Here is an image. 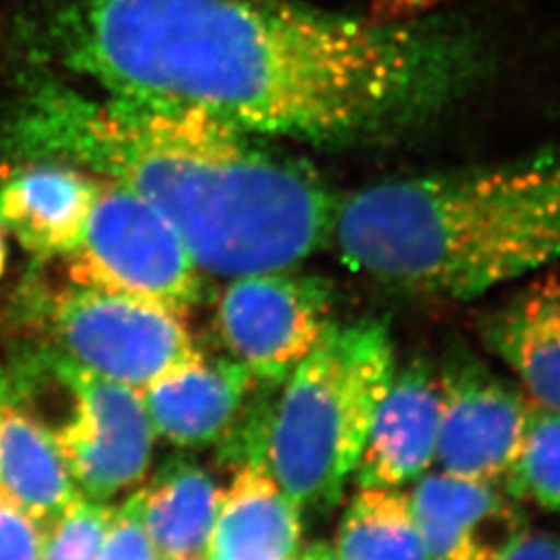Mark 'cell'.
Returning <instances> with one entry per match:
<instances>
[{
    "instance_id": "52a82bcc",
    "label": "cell",
    "mask_w": 560,
    "mask_h": 560,
    "mask_svg": "<svg viewBox=\"0 0 560 560\" xmlns=\"http://www.w3.org/2000/svg\"><path fill=\"white\" fill-rule=\"evenodd\" d=\"M332 305L326 280L287 270L237 277L217 307V332L254 381L279 388L332 324Z\"/></svg>"
},
{
    "instance_id": "7402d4cb",
    "label": "cell",
    "mask_w": 560,
    "mask_h": 560,
    "mask_svg": "<svg viewBox=\"0 0 560 560\" xmlns=\"http://www.w3.org/2000/svg\"><path fill=\"white\" fill-rule=\"evenodd\" d=\"M48 527L0 490V560H42Z\"/></svg>"
},
{
    "instance_id": "ac0fdd59",
    "label": "cell",
    "mask_w": 560,
    "mask_h": 560,
    "mask_svg": "<svg viewBox=\"0 0 560 560\" xmlns=\"http://www.w3.org/2000/svg\"><path fill=\"white\" fill-rule=\"evenodd\" d=\"M332 550L342 560H428L400 488H360L342 513Z\"/></svg>"
},
{
    "instance_id": "484cf974",
    "label": "cell",
    "mask_w": 560,
    "mask_h": 560,
    "mask_svg": "<svg viewBox=\"0 0 560 560\" xmlns=\"http://www.w3.org/2000/svg\"><path fill=\"white\" fill-rule=\"evenodd\" d=\"M395 2L405 4V7H420V4H430V2H436V0H395Z\"/></svg>"
},
{
    "instance_id": "9c48e42d",
    "label": "cell",
    "mask_w": 560,
    "mask_h": 560,
    "mask_svg": "<svg viewBox=\"0 0 560 560\" xmlns=\"http://www.w3.org/2000/svg\"><path fill=\"white\" fill-rule=\"evenodd\" d=\"M442 471L504 486L521 444L532 400L499 378L465 347H453L439 368Z\"/></svg>"
},
{
    "instance_id": "8992f818",
    "label": "cell",
    "mask_w": 560,
    "mask_h": 560,
    "mask_svg": "<svg viewBox=\"0 0 560 560\" xmlns=\"http://www.w3.org/2000/svg\"><path fill=\"white\" fill-rule=\"evenodd\" d=\"M200 266L175 226L115 180L98 179L83 237L69 254L73 284L156 301L187 314L201 300Z\"/></svg>"
},
{
    "instance_id": "7a4b0ae2",
    "label": "cell",
    "mask_w": 560,
    "mask_h": 560,
    "mask_svg": "<svg viewBox=\"0 0 560 560\" xmlns=\"http://www.w3.org/2000/svg\"><path fill=\"white\" fill-rule=\"evenodd\" d=\"M0 148L125 185L212 275L289 270L332 241L339 201L316 175L196 108L42 80L4 122Z\"/></svg>"
},
{
    "instance_id": "7c38bea8",
    "label": "cell",
    "mask_w": 560,
    "mask_h": 560,
    "mask_svg": "<svg viewBox=\"0 0 560 560\" xmlns=\"http://www.w3.org/2000/svg\"><path fill=\"white\" fill-rule=\"evenodd\" d=\"M409 501L428 560H494L527 529L515 499L488 481L421 476Z\"/></svg>"
},
{
    "instance_id": "2e32d148",
    "label": "cell",
    "mask_w": 560,
    "mask_h": 560,
    "mask_svg": "<svg viewBox=\"0 0 560 560\" xmlns=\"http://www.w3.org/2000/svg\"><path fill=\"white\" fill-rule=\"evenodd\" d=\"M301 511L266 463L237 467L222 494L206 560H295L300 552Z\"/></svg>"
},
{
    "instance_id": "4fadbf2b",
    "label": "cell",
    "mask_w": 560,
    "mask_h": 560,
    "mask_svg": "<svg viewBox=\"0 0 560 560\" xmlns=\"http://www.w3.org/2000/svg\"><path fill=\"white\" fill-rule=\"evenodd\" d=\"M98 179L59 162H27L0 185V224L38 258L78 249Z\"/></svg>"
},
{
    "instance_id": "3957f363",
    "label": "cell",
    "mask_w": 560,
    "mask_h": 560,
    "mask_svg": "<svg viewBox=\"0 0 560 560\" xmlns=\"http://www.w3.org/2000/svg\"><path fill=\"white\" fill-rule=\"evenodd\" d=\"M332 241L372 279L480 298L560 260V145L363 187L339 201Z\"/></svg>"
},
{
    "instance_id": "8fae6325",
    "label": "cell",
    "mask_w": 560,
    "mask_h": 560,
    "mask_svg": "<svg viewBox=\"0 0 560 560\" xmlns=\"http://www.w3.org/2000/svg\"><path fill=\"white\" fill-rule=\"evenodd\" d=\"M249 370L233 358H200L175 368L141 390L162 439L180 448H221L240 428L258 390Z\"/></svg>"
},
{
    "instance_id": "277c9868",
    "label": "cell",
    "mask_w": 560,
    "mask_h": 560,
    "mask_svg": "<svg viewBox=\"0 0 560 560\" xmlns=\"http://www.w3.org/2000/svg\"><path fill=\"white\" fill-rule=\"evenodd\" d=\"M395 374L378 320L330 324L270 402L264 463L300 511H330L353 478Z\"/></svg>"
},
{
    "instance_id": "e0dca14e",
    "label": "cell",
    "mask_w": 560,
    "mask_h": 560,
    "mask_svg": "<svg viewBox=\"0 0 560 560\" xmlns=\"http://www.w3.org/2000/svg\"><path fill=\"white\" fill-rule=\"evenodd\" d=\"M140 494L156 555L162 560H206L224 494L214 478L196 460L175 457L140 488Z\"/></svg>"
},
{
    "instance_id": "603a6c76",
    "label": "cell",
    "mask_w": 560,
    "mask_h": 560,
    "mask_svg": "<svg viewBox=\"0 0 560 560\" xmlns=\"http://www.w3.org/2000/svg\"><path fill=\"white\" fill-rule=\"evenodd\" d=\"M494 560H560V534L523 529Z\"/></svg>"
},
{
    "instance_id": "30bf717a",
    "label": "cell",
    "mask_w": 560,
    "mask_h": 560,
    "mask_svg": "<svg viewBox=\"0 0 560 560\" xmlns=\"http://www.w3.org/2000/svg\"><path fill=\"white\" fill-rule=\"evenodd\" d=\"M439 370L425 358L395 368L355 467L358 488H400L436 459L441 432Z\"/></svg>"
},
{
    "instance_id": "4316f807",
    "label": "cell",
    "mask_w": 560,
    "mask_h": 560,
    "mask_svg": "<svg viewBox=\"0 0 560 560\" xmlns=\"http://www.w3.org/2000/svg\"><path fill=\"white\" fill-rule=\"evenodd\" d=\"M295 560H298V559H295Z\"/></svg>"
},
{
    "instance_id": "9a60e30c",
    "label": "cell",
    "mask_w": 560,
    "mask_h": 560,
    "mask_svg": "<svg viewBox=\"0 0 560 560\" xmlns=\"http://www.w3.org/2000/svg\"><path fill=\"white\" fill-rule=\"evenodd\" d=\"M480 335L520 376L534 402L560 413V279L527 284L481 318Z\"/></svg>"
},
{
    "instance_id": "d6986e66",
    "label": "cell",
    "mask_w": 560,
    "mask_h": 560,
    "mask_svg": "<svg viewBox=\"0 0 560 560\" xmlns=\"http://www.w3.org/2000/svg\"><path fill=\"white\" fill-rule=\"evenodd\" d=\"M502 488L560 515V413L532 400L520 457Z\"/></svg>"
},
{
    "instance_id": "d4e9b609",
    "label": "cell",
    "mask_w": 560,
    "mask_h": 560,
    "mask_svg": "<svg viewBox=\"0 0 560 560\" xmlns=\"http://www.w3.org/2000/svg\"><path fill=\"white\" fill-rule=\"evenodd\" d=\"M4 266H7V243H4L2 231H0V277L4 275Z\"/></svg>"
},
{
    "instance_id": "5bb4252c",
    "label": "cell",
    "mask_w": 560,
    "mask_h": 560,
    "mask_svg": "<svg viewBox=\"0 0 560 560\" xmlns=\"http://www.w3.org/2000/svg\"><path fill=\"white\" fill-rule=\"evenodd\" d=\"M0 490L48 532L80 497L52 432L18 399L9 368H0Z\"/></svg>"
},
{
    "instance_id": "44dd1931",
    "label": "cell",
    "mask_w": 560,
    "mask_h": 560,
    "mask_svg": "<svg viewBox=\"0 0 560 560\" xmlns=\"http://www.w3.org/2000/svg\"><path fill=\"white\" fill-rule=\"evenodd\" d=\"M98 560H159L143 523L140 490L113 509Z\"/></svg>"
},
{
    "instance_id": "ba28073f",
    "label": "cell",
    "mask_w": 560,
    "mask_h": 560,
    "mask_svg": "<svg viewBox=\"0 0 560 560\" xmlns=\"http://www.w3.org/2000/svg\"><path fill=\"white\" fill-rule=\"evenodd\" d=\"M55 358L71 390V409L52 436L78 492L108 502L138 488L150 469L156 434L143 395Z\"/></svg>"
},
{
    "instance_id": "cb8c5ba5",
    "label": "cell",
    "mask_w": 560,
    "mask_h": 560,
    "mask_svg": "<svg viewBox=\"0 0 560 560\" xmlns=\"http://www.w3.org/2000/svg\"><path fill=\"white\" fill-rule=\"evenodd\" d=\"M298 560H342L339 559V555L332 550V546H326V544H316L312 546L301 559Z\"/></svg>"
},
{
    "instance_id": "6da1fadb",
    "label": "cell",
    "mask_w": 560,
    "mask_h": 560,
    "mask_svg": "<svg viewBox=\"0 0 560 560\" xmlns=\"http://www.w3.org/2000/svg\"><path fill=\"white\" fill-rule=\"evenodd\" d=\"M36 32L62 69L106 94L320 148L390 141L436 119L483 65L455 25L293 0H44Z\"/></svg>"
},
{
    "instance_id": "5b68a950",
    "label": "cell",
    "mask_w": 560,
    "mask_h": 560,
    "mask_svg": "<svg viewBox=\"0 0 560 560\" xmlns=\"http://www.w3.org/2000/svg\"><path fill=\"white\" fill-rule=\"evenodd\" d=\"M21 318L44 345L81 370L136 390L200 358L187 314L156 301L94 287L27 289Z\"/></svg>"
},
{
    "instance_id": "ffe728a7",
    "label": "cell",
    "mask_w": 560,
    "mask_h": 560,
    "mask_svg": "<svg viewBox=\"0 0 560 560\" xmlns=\"http://www.w3.org/2000/svg\"><path fill=\"white\" fill-rule=\"evenodd\" d=\"M110 517L113 509L106 502L80 494L52 523L42 560H98Z\"/></svg>"
}]
</instances>
